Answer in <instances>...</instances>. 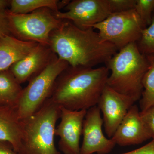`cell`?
<instances>
[{
  "mask_svg": "<svg viewBox=\"0 0 154 154\" xmlns=\"http://www.w3.org/2000/svg\"><path fill=\"white\" fill-rule=\"evenodd\" d=\"M48 46L72 66L93 68L105 64L118 51L114 45L102 40L94 28L80 29L67 20H62L51 33Z\"/></svg>",
  "mask_w": 154,
  "mask_h": 154,
  "instance_id": "obj_1",
  "label": "cell"
},
{
  "mask_svg": "<svg viewBox=\"0 0 154 154\" xmlns=\"http://www.w3.org/2000/svg\"><path fill=\"white\" fill-rule=\"evenodd\" d=\"M109 69L69 66L56 80L50 99L60 107L77 111L97 105L107 85Z\"/></svg>",
  "mask_w": 154,
  "mask_h": 154,
  "instance_id": "obj_2",
  "label": "cell"
},
{
  "mask_svg": "<svg viewBox=\"0 0 154 154\" xmlns=\"http://www.w3.org/2000/svg\"><path fill=\"white\" fill-rule=\"evenodd\" d=\"M118 51L105 63L111 72L107 85L137 102L143 91V79L148 69V61L135 42Z\"/></svg>",
  "mask_w": 154,
  "mask_h": 154,
  "instance_id": "obj_3",
  "label": "cell"
},
{
  "mask_svg": "<svg viewBox=\"0 0 154 154\" xmlns=\"http://www.w3.org/2000/svg\"><path fill=\"white\" fill-rule=\"evenodd\" d=\"M60 116V106L50 98L36 113L21 120L22 154H60L54 142L56 124Z\"/></svg>",
  "mask_w": 154,
  "mask_h": 154,
  "instance_id": "obj_4",
  "label": "cell"
},
{
  "mask_svg": "<svg viewBox=\"0 0 154 154\" xmlns=\"http://www.w3.org/2000/svg\"><path fill=\"white\" fill-rule=\"evenodd\" d=\"M6 15L11 35L22 41L48 46L51 33L58 28L62 22L48 8L25 14H13L8 9Z\"/></svg>",
  "mask_w": 154,
  "mask_h": 154,
  "instance_id": "obj_5",
  "label": "cell"
},
{
  "mask_svg": "<svg viewBox=\"0 0 154 154\" xmlns=\"http://www.w3.org/2000/svg\"><path fill=\"white\" fill-rule=\"evenodd\" d=\"M69 66L57 55L41 74L28 82V86L23 88L16 108L20 120L36 113L51 98L56 80Z\"/></svg>",
  "mask_w": 154,
  "mask_h": 154,
  "instance_id": "obj_6",
  "label": "cell"
},
{
  "mask_svg": "<svg viewBox=\"0 0 154 154\" xmlns=\"http://www.w3.org/2000/svg\"><path fill=\"white\" fill-rule=\"evenodd\" d=\"M92 28L98 30L102 40L114 45L119 51L130 43H137L146 27L134 9L110 14Z\"/></svg>",
  "mask_w": 154,
  "mask_h": 154,
  "instance_id": "obj_7",
  "label": "cell"
},
{
  "mask_svg": "<svg viewBox=\"0 0 154 154\" xmlns=\"http://www.w3.org/2000/svg\"><path fill=\"white\" fill-rule=\"evenodd\" d=\"M65 8L66 12H53L54 15L57 19L69 20L84 30L92 28L111 14L107 0H73Z\"/></svg>",
  "mask_w": 154,
  "mask_h": 154,
  "instance_id": "obj_8",
  "label": "cell"
},
{
  "mask_svg": "<svg viewBox=\"0 0 154 154\" xmlns=\"http://www.w3.org/2000/svg\"><path fill=\"white\" fill-rule=\"evenodd\" d=\"M103 123L97 105L87 110L83 122L81 154H107L112 150L116 144L112 138H107L104 135L102 130Z\"/></svg>",
  "mask_w": 154,
  "mask_h": 154,
  "instance_id": "obj_9",
  "label": "cell"
},
{
  "mask_svg": "<svg viewBox=\"0 0 154 154\" xmlns=\"http://www.w3.org/2000/svg\"><path fill=\"white\" fill-rule=\"evenodd\" d=\"M135 102L132 98L116 92L106 85L97 106L103 113L105 131L108 137H112Z\"/></svg>",
  "mask_w": 154,
  "mask_h": 154,
  "instance_id": "obj_10",
  "label": "cell"
},
{
  "mask_svg": "<svg viewBox=\"0 0 154 154\" xmlns=\"http://www.w3.org/2000/svg\"><path fill=\"white\" fill-rule=\"evenodd\" d=\"M87 110L74 111L60 107V121L56 128L59 149L64 154H81L80 140Z\"/></svg>",
  "mask_w": 154,
  "mask_h": 154,
  "instance_id": "obj_11",
  "label": "cell"
},
{
  "mask_svg": "<svg viewBox=\"0 0 154 154\" xmlns=\"http://www.w3.org/2000/svg\"><path fill=\"white\" fill-rule=\"evenodd\" d=\"M56 56L49 46L38 44L9 70L20 84L29 82L41 74Z\"/></svg>",
  "mask_w": 154,
  "mask_h": 154,
  "instance_id": "obj_12",
  "label": "cell"
},
{
  "mask_svg": "<svg viewBox=\"0 0 154 154\" xmlns=\"http://www.w3.org/2000/svg\"><path fill=\"white\" fill-rule=\"evenodd\" d=\"M111 138L121 146L139 144L152 138L136 105L130 108Z\"/></svg>",
  "mask_w": 154,
  "mask_h": 154,
  "instance_id": "obj_13",
  "label": "cell"
},
{
  "mask_svg": "<svg viewBox=\"0 0 154 154\" xmlns=\"http://www.w3.org/2000/svg\"><path fill=\"white\" fill-rule=\"evenodd\" d=\"M23 128L16 108L0 107V140L11 145L22 154Z\"/></svg>",
  "mask_w": 154,
  "mask_h": 154,
  "instance_id": "obj_14",
  "label": "cell"
},
{
  "mask_svg": "<svg viewBox=\"0 0 154 154\" xmlns=\"http://www.w3.org/2000/svg\"><path fill=\"white\" fill-rule=\"evenodd\" d=\"M38 44L33 42L22 41L11 35L0 37V72L9 70Z\"/></svg>",
  "mask_w": 154,
  "mask_h": 154,
  "instance_id": "obj_15",
  "label": "cell"
},
{
  "mask_svg": "<svg viewBox=\"0 0 154 154\" xmlns=\"http://www.w3.org/2000/svg\"><path fill=\"white\" fill-rule=\"evenodd\" d=\"M23 90L10 70L0 72V107L17 108Z\"/></svg>",
  "mask_w": 154,
  "mask_h": 154,
  "instance_id": "obj_16",
  "label": "cell"
},
{
  "mask_svg": "<svg viewBox=\"0 0 154 154\" xmlns=\"http://www.w3.org/2000/svg\"><path fill=\"white\" fill-rule=\"evenodd\" d=\"M57 0H9V11L14 14H25L42 8L54 12L60 11Z\"/></svg>",
  "mask_w": 154,
  "mask_h": 154,
  "instance_id": "obj_17",
  "label": "cell"
},
{
  "mask_svg": "<svg viewBox=\"0 0 154 154\" xmlns=\"http://www.w3.org/2000/svg\"><path fill=\"white\" fill-rule=\"evenodd\" d=\"M146 57L149 67L143 79V91L140 100V112L154 105V54Z\"/></svg>",
  "mask_w": 154,
  "mask_h": 154,
  "instance_id": "obj_18",
  "label": "cell"
},
{
  "mask_svg": "<svg viewBox=\"0 0 154 154\" xmlns=\"http://www.w3.org/2000/svg\"><path fill=\"white\" fill-rule=\"evenodd\" d=\"M138 48L143 55L154 54V16L150 25L143 30L139 40L137 42Z\"/></svg>",
  "mask_w": 154,
  "mask_h": 154,
  "instance_id": "obj_19",
  "label": "cell"
},
{
  "mask_svg": "<svg viewBox=\"0 0 154 154\" xmlns=\"http://www.w3.org/2000/svg\"><path fill=\"white\" fill-rule=\"evenodd\" d=\"M134 9L146 28L150 25L154 10V0H136Z\"/></svg>",
  "mask_w": 154,
  "mask_h": 154,
  "instance_id": "obj_20",
  "label": "cell"
},
{
  "mask_svg": "<svg viewBox=\"0 0 154 154\" xmlns=\"http://www.w3.org/2000/svg\"><path fill=\"white\" fill-rule=\"evenodd\" d=\"M110 14L122 13L133 10L136 0H107Z\"/></svg>",
  "mask_w": 154,
  "mask_h": 154,
  "instance_id": "obj_21",
  "label": "cell"
},
{
  "mask_svg": "<svg viewBox=\"0 0 154 154\" xmlns=\"http://www.w3.org/2000/svg\"><path fill=\"white\" fill-rule=\"evenodd\" d=\"M140 115L151 138L154 139V105L143 112Z\"/></svg>",
  "mask_w": 154,
  "mask_h": 154,
  "instance_id": "obj_22",
  "label": "cell"
},
{
  "mask_svg": "<svg viewBox=\"0 0 154 154\" xmlns=\"http://www.w3.org/2000/svg\"><path fill=\"white\" fill-rule=\"evenodd\" d=\"M122 154H154V139L141 147Z\"/></svg>",
  "mask_w": 154,
  "mask_h": 154,
  "instance_id": "obj_23",
  "label": "cell"
},
{
  "mask_svg": "<svg viewBox=\"0 0 154 154\" xmlns=\"http://www.w3.org/2000/svg\"><path fill=\"white\" fill-rule=\"evenodd\" d=\"M9 35H11V33L9 31L5 11L0 13V37Z\"/></svg>",
  "mask_w": 154,
  "mask_h": 154,
  "instance_id": "obj_24",
  "label": "cell"
},
{
  "mask_svg": "<svg viewBox=\"0 0 154 154\" xmlns=\"http://www.w3.org/2000/svg\"><path fill=\"white\" fill-rule=\"evenodd\" d=\"M0 154H21L15 151L11 145L0 140Z\"/></svg>",
  "mask_w": 154,
  "mask_h": 154,
  "instance_id": "obj_25",
  "label": "cell"
},
{
  "mask_svg": "<svg viewBox=\"0 0 154 154\" xmlns=\"http://www.w3.org/2000/svg\"><path fill=\"white\" fill-rule=\"evenodd\" d=\"M9 7V0H0V13L5 12Z\"/></svg>",
  "mask_w": 154,
  "mask_h": 154,
  "instance_id": "obj_26",
  "label": "cell"
}]
</instances>
